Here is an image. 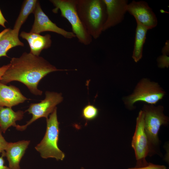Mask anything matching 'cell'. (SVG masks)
Wrapping results in <instances>:
<instances>
[{
	"label": "cell",
	"instance_id": "1",
	"mask_svg": "<svg viewBox=\"0 0 169 169\" xmlns=\"http://www.w3.org/2000/svg\"><path fill=\"white\" fill-rule=\"evenodd\" d=\"M9 64L0 82L5 84L14 81L20 82L36 95L42 94L38 85L44 77L52 72L67 70L58 69L43 57L30 53L24 52L19 58H13Z\"/></svg>",
	"mask_w": 169,
	"mask_h": 169
},
{
	"label": "cell",
	"instance_id": "2",
	"mask_svg": "<svg viewBox=\"0 0 169 169\" xmlns=\"http://www.w3.org/2000/svg\"><path fill=\"white\" fill-rule=\"evenodd\" d=\"M77 10L83 24L93 38L97 39L103 32L107 18L103 0H76Z\"/></svg>",
	"mask_w": 169,
	"mask_h": 169
},
{
	"label": "cell",
	"instance_id": "3",
	"mask_svg": "<svg viewBox=\"0 0 169 169\" xmlns=\"http://www.w3.org/2000/svg\"><path fill=\"white\" fill-rule=\"evenodd\" d=\"M47 127L45 135L40 142L35 147L43 158H55L57 160H63L65 154L59 148L58 141L59 129L57 114V107L46 119Z\"/></svg>",
	"mask_w": 169,
	"mask_h": 169
},
{
	"label": "cell",
	"instance_id": "4",
	"mask_svg": "<svg viewBox=\"0 0 169 169\" xmlns=\"http://www.w3.org/2000/svg\"><path fill=\"white\" fill-rule=\"evenodd\" d=\"M50 1L55 6L53 10L57 13L60 11L61 16L66 18L70 24L72 32L79 42L85 45L91 44L92 38L88 32L78 13L76 0H51Z\"/></svg>",
	"mask_w": 169,
	"mask_h": 169
},
{
	"label": "cell",
	"instance_id": "5",
	"mask_svg": "<svg viewBox=\"0 0 169 169\" xmlns=\"http://www.w3.org/2000/svg\"><path fill=\"white\" fill-rule=\"evenodd\" d=\"M165 94L158 83L143 78L138 83L132 93L124 98L123 100L125 105L131 109L138 101L155 104L163 98Z\"/></svg>",
	"mask_w": 169,
	"mask_h": 169
},
{
	"label": "cell",
	"instance_id": "6",
	"mask_svg": "<svg viewBox=\"0 0 169 169\" xmlns=\"http://www.w3.org/2000/svg\"><path fill=\"white\" fill-rule=\"evenodd\" d=\"M161 105H144L142 110L144 114V126L150 145H157L159 142L158 133L162 125L168 123V117L163 113Z\"/></svg>",
	"mask_w": 169,
	"mask_h": 169
},
{
	"label": "cell",
	"instance_id": "7",
	"mask_svg": "<svg viewBox=\"0 0 169 169\" xmlns=\"http://www.w3.org/2000/svg\"><path fill=\"white\" fill-rule=\"evenodd\" d=\"M45 94V98L41 100L40 102L30 104L25 112L31 114L32 118L24 125H17L15 127L17 130L20 131L25 130L28 125L40 118L44 117L47 119L49 115L56 107V105L63 100V97L61 93L46 91Z\"/></svg>",
	"mask_w": 169,
	"mask_h": 169
},
{
	"label": "cell",
	"instance_id": "8",
	"mask_svg": "<svg viewBox=\"0 0 169 169\" xmlns=\"http://www.w3.org/2000/svg\"><path fill=\"white\" fill-rule=\"evenodd\" d=\"M131 146L135 151L137 161L136 167H141L147 165L148 163L146 158L150 151V146L145 131L144 114L142 110L140 111L136 119Z\"/></svg>",
	"mask_w": 169,
	"mask_h": 169
},
{
	"label": "cell",
	"instance_id": "9",
	"mask_svg": "<svg viewBox=\"0 0 169 169\" xmlns=\"http://www.w3.org/2000/svg\"><path fill=\"white\" fill-rule=\"evenodd\" d=\"M33 13L34 20L30 32L39 34L44 32H52L60 34L67 39H71L76 37L72 32L60 28L53 22L43 12L38 1Z\"/></svg>",
	"mask_w": 169,
	"mask_h": 169
},
{
	"label": "cell",
	"instance_id": "10",
	"mask_svg": "<svg viewBox=\"0 0 169 169\" xmlns=\"http://www.w3.org/2000/svg\"><path fill=\"white\" fill-rule=\"evenodd\" d=\"M127 12L133 16L136 23L148 30L155 27L157 24V18L152 9L144 1H132L128 3Z\"/></svg>",
	"mask_w": 169,
	"mask_h": 169
},
{
	"label": "cell",
	"instance_id": "11",
	"mask_svg": "<svg viewBox=\"0 0 169 169\" xmlns=\"http://www.w3.org/2000/svg\"><path fill=\"white\" fill-rule=\"evenodd\" d=\"M106 8L107 18L103 31L121 23L127 12L126 0H103Z\"/></svg>",
	"mask_w": 169,
	"mask_h": 169
},
{
	"label": "cell",
	"instance_id": "12",
	"mask_svg": "<svg viewBox=\"0 0 169 169\" xmlns=\"http://www.w3.org/2000/svg\"><path fill=\"white\" fill-rule=\"evenodd\" d=\"M30 143V141L24 140L8 142L5 151V156L7 158L10 169H20V161Z\"/></svg>",
	"mask_w": 169,
	"mask_h": 169
},
{
	"label": "cell",
	"instance_id": "13",
	"mask_svg": "<svg viewBox=\"0 0 169 169\" xmlns=\"http://www.w3.org/2000/svg\"><path fill=\"white\" fill-rule=\"evenodd\" d=\"M20 36L28 42L30 49V53L38 56L44 49H47L51 45V36L49 34L41 35L38 33L21 32Z\"/></svg>",
	"mask_w": 169,
	"mask_h": 169
},
{
	"label": "cell",
	"instance_id": "14",
	"mask_svg": "<svg viewBox=\"0 0 169 169\" xmlns=\"http://www.w3.org/2000/svg\"><path fill=\"white\" fill-rule=\"evenodd\" d=\"M27 100L18 88L0 82V106L11 108Z\"/></svg>",
	"mask_w": 169,
	"mask_h": 169
},
{
	"label": "cell",
	"instance_id": "15",
	"mask_svg": "<svg viewBox=\"0 0 169 169\" xmlns=\"http://www.w3.org/2000/svg\"><path fill=\"white\" fill-rule=\"evenodd\" d=\"M24 113L21 110L15 112L11 108L0 106V128L2 132L5 133L11 126L15 127L16 121L23 118Z\"/></svg>",
	"mask_w": 169,
	"mask_h": 169
},
{
	"label": "cell",
	"instance_id": "16",
	"mask_svg": "<svg viewBox=\"0 0 169 169\" xmlns=\"http://www.w3.org/2000/svg\"><path fill=\"white\" fill-rule=\"evenodd\" d=\"M19 32L13 29L9 28L0 38V57H8L7 53L12 48L20 46H23L24 44L18 37Z\"/></svg>",
	"mask_w": 169,
	"mask_h": 169
},
{
	"label": "cell",
	"instance_id": "17",
	"mask_svg": "<svg viewBox=\"0 0 169 169\" xmlns=\"http://www.w3.org/2000/svg\"><path fill=\"white\" fill-rule=\"evenodd\" d=\"M135 42L132 58L136 62H138L142 58L144 44L145 42L148 29L136 23Z\"/></svg>",
	"mask_w": 169,
	"mask_h": 169
},
{
	"label": "cell",
	"instance_id": "18",
	"mask_svg": "<svg viewBox=\"0 0 169 169\" xmlns=\"http://www.w3.org/2000/svg\"><path fill=\"white\" fill-rule=\"evenodd\" d=\"M38 2L37 0H26L24 1L15 23L13 29V30L19 32L22 25L26 21L29 14L34 13Z\"/></svg>",
	"mask_w": 169,
	"mask_h": 169
},
{
	"label": "cell",
	"instance_id": "19",
	"mask_svg": "<svg viewBox=\"0 0 169 169\" xmlns=\"http://www.w3.org/2000/svg\"><path fill=\"white\" fill-rule=\"evenodd\" d=\"M99 111L95 106L89 104L85 106L82 110V116L87 120L95 119L98 116Z\"/></svg>",
	"mask_w": 169,
	"mask_h": 169
},
{
	"label": "cell",
	"instance_id": "20",
	"mask_svg": "<svg viewBox=\"0 0 169 169\" xmlns=\"http://www.w3.org/2000/svg\"><path fill=\"white\" fill-rule=\"evenodd\" d=\"M157 62L160 68H167L169 66V57L167 55L162 54L157 59Z\"/></svg>",
	"mask_w": 169,
	"mask_h": 169
},
{
	"label": "cell",
	"instance_id": "21",
	"mask_svg": "<svg viewBox=\"0 0 169 169\" xmlns=\"http://www.w3.org/2000/svg\"><path fill=\"white\" fill-rule=\"evenodd\" d=\"M166 167L164 165H156L149 163L144 166L131 168L128 169H166Z\"/></svg>",
	"mask_w": 169,
	"mask_h": 169
},
{
	"label": "cell",
	"instance_id": "22",
	"mask_svg": "<svg viewBox=\"0 0 169 169\" xmlns=\"http://www.w3.org/2000/svg\"><path fill=\"white\" fill-rule=\"evenodd\" d=\"M2 132L0 128V153L5 151L8 143L3 136Z\"/></svg>",
	"mask_w": 169,
	"mask_h": 169
},
{
	"label": "cell",
	"instance_id": "23",
	"mask_svg": "<svg viewBox=\"0 0 169 169\" xmlns=\"http://www.w3.org/2000/svg\"><path fill=\"white\" fill-rule=\"evenodd\" d=\"M4 156H5V151L2 153V156L0 157V169H10L9 167L4 165Z\"/></svg>",
	"mask_w": 169,
	"mask_h": 169
},
{
	"label": "cell",
	"instance_id": "24",
	"mask_svg": "<svg viewBox=\"0 0 169 169\" xmlns=\"http://www.w3.org/2000/svg\"><path fill=\"white\" fill-rule=\"evenodd\" d=\"M162 54H165L167 55L169 54V40L167 41L165 45L163 48L162 51Z\"/></svg>",
	"mask_w": 169,
	"mask_h": 169
},
{
	"label": "cell",
	"instance_id": "25",
	"mask_svg": "<svg viewBox=\"0 0 169 169\" xmlns=\"http://www.w3.org/2000/svg\"><path fill=\"white\" fill-rule=\"evenodd\" d=\"M9 65L10 64H9L0 67V80L6 71L9 67Z\"/></svg>",
	"mask_w": 169,
	"mask_h": 169
},
{
	"label": "cell",
	"instance_id": "26",
	"mask_svg": "<svg viewBox=\"0 0 169 169\" xmlns=\"http://www.w3.org/2000/svg\"><path fill=\"white\" fill-rule=\"evenodd\" d=\"M6 22H7V21L3 16L0 9V25L4 28H5V24Z\"/></svg>",
	"mask_w": 169,
	"mask_h": 169
},
{
	"label": "cell",
	"instance_id": "27",
	"mask_svg": "<svg viewBox=\"0 0 169 169\" xmlns=\"http://www.w3.org/2000/svg\"><path fill=\"white\" fill-rule=\"evenodd\" d=\"M9 29V28H6L0 32V38L1 36Z\"/></svg>",
	"mask_w": 169,
	"mask_h": 169
},
{
	"label": "cell",
	"instance_id": "28",
	"mask_svg": "<svg viewBox=\"0 0 169 169\" xmlns=\"http://www.w3.org/2000/svg\"><path fill=\"white\" fill-rule=\"evenodd\" d=\"M81 169H83V168H81Z\"/></svg>",
	"mask_w": 169,
	"mask_h": 169
}]
</instances>
